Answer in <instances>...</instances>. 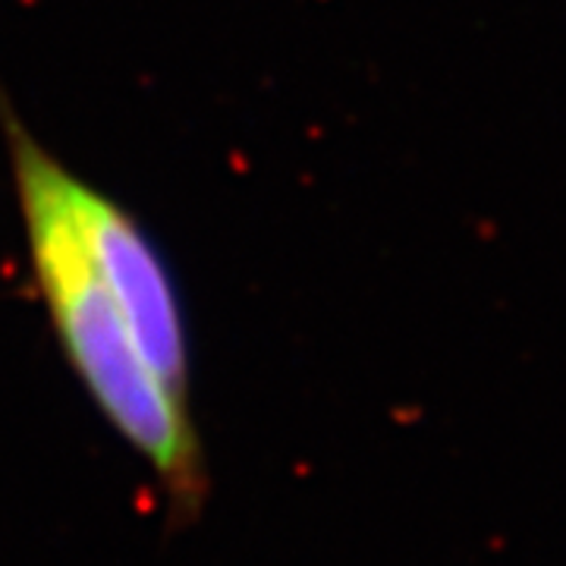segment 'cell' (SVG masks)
Here are the masks:
<instances>
[{
    "mask_svg": "<svg viewBox=\"0 0 566 566\" xmlns=\"http://www.w3.org/2000/svg\"><path fill=\"white\" fill-rule=\"evenodd\" d=\"M0 123L32 274L66 359L102 416L158 469L174 497L199 501L202 460L189 406L180 403L148 368L120 305L85 262L61 208L41 180L35 133L7 102Z\"/></svg>",
    "mask_w": 566,
    "mask_h": 566,
    "instance_id": "6da1fadb",
    "label": "cell"
},
{
    "mask_svg": "<svg viewBox=\"0 0 566 566\" xmlns=\"http://www.w3.org/2000/svg\"><path fill=\"white\" fill-rule=\"evenodd\" d=\"M41 180L85 262L120 305L148 368L180 403L189 397V344L180 293L170 277L167 259L142 221L107 196L95 182L80 177L39 142L35 148ZM189 406V403H186Z\"/></svg>",
    "mask_w": 566,
    "mask_h": 566,
    "instance_id": "7a4b0ae2",
    "label": "cell"
}]
</instances>
